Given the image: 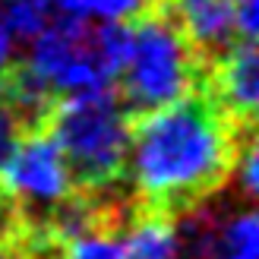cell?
I'll use <instances>...</instances> for the list:
<instances>
[{
    "mask_svg": "<svg viewBox=\"0 0 259 259\" xmlns=\"http://www.w3.org/2000/svg\"><path fill=\"white\" fill-rule=\"evenodd\" d=\"M60 16L85 22H130L142 16L152 0H54Z\"/></svg>",
    "mask_w": 259,
    "mask_h": 259,
    "instance_id": "obj_11",
    "label": "cell"
},
{
    "mask_svg": "<svg viewBox=\"0 0 259 259\" xmlns=\"http://www.w3.org/2000/svg\"><path fill=\"white\" fill-rule=\"evenodd\" d=\"M237 4L234 0H174L171 16L187 38L196 60L222 57L237 41Z\"/></svg>",
    "mask_w": 259,
    "mask_h": 259,
    "instance_id": "obj_7",
    "label": "cell"
},
{
    "mask_svg": "<svg viewBox=\"0 0 259 259\" xmlns=\"http://www.w3.org/2000/svg\"><path fill=\"white\" fill-rule=\"evenodd\" d=\"M92 35H95V54L101 60L105 76L111 82L120 79V73L130 60V51H133V25L130 22H95Z\"/></svg>",
    "mask_w": 259,
    "mask_h": 259,
    "instance_id": "obj_10",
    "label": "cell"
},
{
    "mask_svg": "<svg viewBox=\"0 0 259 259\" xmlns=\"http://www.w3.org/2000/svg\"><path fill=\"white\" fill-rule=\"evenodd\" d=\"M234 171L240 177V190L243 196H256L259 193V152H256V139H253V130L243 133V146L234 149Z\"/></svg>",
    "mask_w": 259,
    "mask_h": 259,
    "instance_id": "obj_15",
    "label": "cell"
},
{
    "mask_svg": "<svg viewBox=\"0 0 259 259\" xmlns=\"http://www.w3.org/2000/svg\"><path fill=\"white\" fill-rule=\"evenodd\" d=\"M67 259H126L123 240L111 231H85V234L67 240Z\"/></svg>",
    "mask_w": 259,
    "mask_h": 259,
    "instance_id": "obj_13",
    "label": "cell"
},
{
    "mask_svg": "<svg viewBox=\"0 0 259 259\" xmlns=\"http://www.w3.org/2000/svg\"><path fill=\"white\" fill-rule=\"evenodd\" d=\"M51 139L67 158L70 177L85 187H108L126 167L133 120L114 85L76 92L51 108Z\"/></svg>",
    "mask_w": 259,
    "mask_h": 259,
    "instance_id": "obj_2",
    "label": "cell"
},
{
    "mask_svg": "<svg viewBox=\"0 0 259 259\" xmlns=\"http://www.w3.org/2000/svg\"><path fill=\"white\" fill-rule=\"evenodd\" d=\"M25 136H29V126H25L19 114L0 98V174H4V167L13 161V155H16V149L22 146Z\"/></svg>",
    "mask_w": 259,
    "mask_h": 259,
    "instance_id": "obj_14",
    "label": "cell"
},
{
    "mask_svg": "<svg viewBox=\"0 0 259 259\" xmlns=\"http://www.w3.org/2000/svg\"><path fill=\"white\" fill-rule=\"evenodd\" d=\"M234 123L205 98H180L142 114L130 136V174L158 209H190L225 180L234 161Z\"/></svg>",
    "mask_w": 259,
    "mask_h": 259,
    "instance_id": "obj_1",
    "label": "cell"
},
{
    "mask_svg": "<svg viewBox=\"0 0 259 259\" xmlns=\"http://www.w3.org/2000/svg\"><path fill=\"white\" fill-rule=\"evenodd\" d=\"M92 25L95 22L73 19V16L51 19L32 38V54L25 67L57 95H76V92L114 85L95 54Z\"/></svg>",
    "mask_w": 259,
    "mask_h": 259,
    "instance_id": "obj_4",
    "label": "cell"
},
{
    "mask_svg": "<svg viewBox=\"0 0 259 259\" xmlns=\"http://www.w3.org/2000/svg\"><path fill=\"white\" fill-rule=\"evenodd\" d=\"M209 259H259V218L253 209H243L218 225Z\"/></svg>",
    "mask_w": 259,
    "mask_h": 259,
    "instance_id": "obj_9",
    "label": "cell"
},
{
    "mask_svg": "<svg viewBox=\"0 0 259 259\" xmlns=\"http://www.w3.org/2000/svg\"><path fill=\"white\" fill-rule=\"evenodd\" d=\"M215 89H218V111L228 123L250 126L259 105V54L256 41L237 38L215 67Z\"/></svg>",
    "mask_w": 259,
    "mask_h": 259,
    "instance_id": "obj_6",
    "label": "cell"
},
{
    "mask_svg": "<svg viewBox=\"0 0 259 259\" xmlns=\"http://www.w3.org/2000/svg\"><path fill=\"white\" fill-rule=\"evenodd\" d=\"M51 7H54V0H4L0 13L16 41H32L51 22Z\"/></svg>",
    "mask_w": 259,
    "mask_h": 259,
    "instance_id": "obj_12",
    "label": "cell"
},
{
    "mask_svg": "<svg viewBox=\"0 0 259 259\" xmlns=\"http://www.w3.org/2000/svg\"><path fill=\"white\" fill-rule=\"evenodd\" d=\"M126 259H180L174 225L161 215H149L130 228L123 240Z\"/></svg>",
    "mask_w": 259,
    "mask_h": 259,
    "instance_id": "obj_8",
    "label": "cell"
},
{
    "mask_svg": "<svg viewBox=\"0 0 259 259\" xmlns=\"http://www.w3.org/2000/svg\"><path fill=\"white\" fill-rule=\"evenodd\" d=\"M0 187L25 205L51 209L70 199L73 177L57 142L48 133H29L0 174Z\"/></svg>",
    "mask_w": 259,
    "mask_h": 259,
    "instance_id": "obj_5",
    "label": "cell"
},
{
    "mask_svg": "<svg viewBox=\"0 0 259 259\" xmlns=\"http://www.w3.org/2000/svg\"><path fill=\"white\" fill-rule=\"evenodd\" d=\"M13 51H16V38H13L4 13H0V95H4V82H7L10 63H13Z\"/></svg>",
    "mask_w": 259,
    "mask_h": 259,
    "instance_id": "obj_16",
    "label": "cell"
},
{
    "mask_svg": "<svg viewBox=\"0 0 259 259\" xmlns=\"http://www.w3.org/2000/svg\"><path fill=\"white\" fill-rule=\"evenodd\" d=\"M237 7H259V0H234Z\"/></svg>",
    "mask_w": 259,
    "mask_h": 259,
    "instance_id": "obj_17",
    "label": "cell"
},
{
    "mask_svg": "<svg viewBox=\"0 0 259 259\" xmlns=\"http://www.w3.org/2000/svg\"><path fill=\"white\" fill-rule=\"evenodd\" d=\"M120 101L130 114H152L187 98L196 79V54L180 35L171 10L142 13L133 25V51L120 73Z\"/></svg>",
    "mask_w": 259,
    "mask_h": 259,
    "instance_id": "obj_3",
    "label": "cell"
}]
</instances>
